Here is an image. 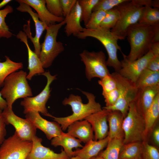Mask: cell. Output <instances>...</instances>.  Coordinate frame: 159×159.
Here are the masks:
<instances>
[{
  "mask_svg": "<svg viewBox=\"0 0 159 159\" xmlns=\"http://www.w3.org/2000/svg\"><path fill=\"white\" fill-rule=\"evenodd\" d=\"M111 74L116 82L119 97L113 105L105 107L103 108L109 111H119L125 117L127 113L130 104L135 101L138 89L135 83L122 77L118 72H115Z\"/></svg>",
  "mask_w": 159,
  "mask_h": 159,
  "instance_id": "obj_8",
  "label": "cell"
},
{
  "mask_svg": "<svg viewBox=\"0 0 159 159\" xmlns=\"http://www.w3.org/2000/svg\"><path fill=\"white\" fill-rule=\"evenodd\" d=\"M124 118L119 111H109L107 116L109 128L107 136L109 140L115 137L124 135L122 124Z\"/></svg>",
  "mask_w": 159,
  "mask_h": 159,
  "instance_id": "obj_25",
  "label": "cell"
},
{
  "mask_svg": "<svg viewBox=\"0 0 159 159\" xmlns=\"http://www.w3.org/2000/svg\"><path fill=\"white\" fill-rule=\"evenodd\" d=\"M143 142L123 143L120 150L118 159H142Z\"/></svg>",
  "mask_w": 159,
  "mask_h": 159,
  "instance_id": "obj_26",
  "label": "cell"
},
{
  "mask_svg": "<svg viewBox=\"0 0 159 159\" xmlns=\"http://www.w3.org/2000/svg\"><path fill=\"white\" fill-rule=\"evenodd\" d=\"M25 44L28 52V69L29 72L26 78L30 80L36 74H41L45 71L39 57L31 49L28 43L27 36L24 32L20 31L16 36Z\"/></svg>",
  "mask_w": 159,
  "mask_h": 159,
  "instance_id": "obj_19",
  "label": "cell"
},
{
  "mask_svg": "<svg viewBox=\"0 0 159 159\" xmlns=\"http://www.w3.org/2000/svg\"><path fill=\"white\" fill-rule=\"evenodd\" d=\"M81 10V22L85 26L88 22L92 12L93 9L99 0H78Z\"/></svg>",
  "mask_w": 159,
  "mask_h": 159,
  "instance_id": "obj_32",
  "label": "cell"
},
{
  "mask_svg": "<svg viewBox=\"0 0 159 159\" xmlns=\"http://www.w3.org/2000/svg\"><path fill=\"white\" fill-rule=\"evenodd\" d=\"M150 49L154 56H159V42L153 43L150 45Z\"/></svg>",
  "mask_w": 159,
  "mask_h": 159,
  "instance_id": "obj_44",
  "label": "cell"
},
{
  "mask_svg": "<svg viewBox=\"0 0 159 159\" xmlns=\"http://www.w3.org/2000/svg\"><path fill=\"white\" fill-rule=\"evenodd\" d=\"M80 56L85 65V75L89 81L95 77L101 79L110 74L105 54L102 51L90 52L84 50Z\"/></svg>",
  "mask_w": 159,
  "mask_h": 159,
  "instance_id": "obj_9",
  "label": "cell"
},
{
  "mask_svg": "<svg viewBox=\"0 0 159 159\" xmlns=\"http://www.w3.org/2000/svg\"><path fill=\"white\" fill-rule=\"evenodd\" d=\"M119 92L117 88L106 94L103 95L105 102V107L113 105L117 102L119 97Z\"/></svg>",
  "mask_w": 159,
  "mask_h": 159,
  "instance_id": "obj_40",
  "label": "cell"
},
{
  "mask_svg": "<svg viewBox=\"0 0 159 159\" xmlns=\"http://www.w3.org/2000/svg\"><path fill=\"white\" fill-rule=\"evenodd\" d=\"M88 100V102H82L81 97L71 94L62 102L64 105H68L72 108V114L64 117H57L52 116L53 120L61 125L62 130H65L73 122L82 120L90 115L102 110L101 105L95 100V96L92 93L81 91Z\"/></svg>",
  "mask_w": 159,
  "mask_h": 159,
  "instance_id": "obj_1",
  "label": "cell"
},
{
  "mask_svg": "<svg viewBox=\"0 0 159 159\" xmlns=\"http://www.w3.org/2000/svg\"><path fill=\"white\" fill-rule=\"evenodd\" d=\"M142 159H159L158 150L155 146L143 141Z\"/></svg>",
  "mask_w": 159,
  "mask_h": 159,
  "instance_id": "obj_38",
  "label": "cell"
},
{
  "mask_svg": "<svg viewBox=\"0 0 159 159\" xmlns=\"http://www.w3.org/2000/svg\"><path fill=\"white\" fill-rule=\"evenodd\" d=\"M34 9L37 13L39 20L47 26L63 21V17H58L52 14L48 10L45 0H20Z\"/></svg>",
  "mask_w": 159,
  "mask_h": 159,
  "instance_id": "obj_20",
  "label": "cell"
},
{
  "mask_svg": "<svg viewBox=\"0 0 159 159\" xmlns=\"http://www.w3.org/2000/svg\"><path fill=\"white\" fill-rule=\"evenodd\" d=\"M138 23L150 26L159 24V8H152L148 5L145 6Z\"/></svg>",
  "mask_w": 159,
  "mask_h": 159,
  "instance_id": "obj_31",
  "label": "cell"
},
{
  "mask_svg": "<svg viewBox=\"0 0 159 159\" xmlns=\"http://www.w3.org/2000/svg\"><path fill=\"white\" fill-rule=\"evenodd\" d=\"M159 93V84L138 89L135 102L138 111L143 117Z\"/></svg>",
  "mask_w": 159,
  "mask_h": 159,
  "instance_id": "obj_18",
  "label": "cell"
},
{
  "mask_svg": "<svg viewBox=\"0 0 159 159\" xmlns=\"http://www.w3.org/2000/svg\"><path fill=\"white\" fill-rule=\"evenodd\" d=\"M109 141L107 136L100 140H91L87 143L82 149L74 151L73 157L78 156L80 159H91L97 156L107 146Z\"/></svg>",
  "mask_w": 159,
  "mask_h": 159,
  "instance_id": "obj_23",
  "label": "cell"
},
{
  "mask_svg": "<svg viewBox=\"0 0 159 159\" xmlns=\"http://www.w3.org/2000/svg\"><path fill=\"white\" fill-rule=\"evenodd\" d=\"M5 61L0 62V88L3 85L6 77L11 74L23 68L21 62H16L11 60L7 56H5Z\"/></svg>",
  "mask_w": 159,
  "mask_h": 159,
  "instance_id": "obj_30",
  "label": "cell"
},
{
  "mask_svg": "<svg viewBox=\"0 0 159 159\" xmlns=\"http://www.w3.org/2000/svg\"><path fill=\"white\" fill-rule=\"evenodd\" d=\"M31 151L26 159H69L70 158L62 149L60 153H55L42 144V139L36 135L33 138Z\"/></svg>",
  "mask_w": 159,
  "mask_h": 159,
  "instance_id": "obj_16",
  "label": "cell"
},
{
  "mask_svg": "<svg viewBox=\"0 0 159 159\" xmlns=\"http://www.w3.org/2000/svg\"><path fill=\"white\" fill-rule=\"evenodd\" d=\"M159 116V93L156 96L144 116L145 130L144 135L145 139L152 130Z\"/></svg>",
  "mask_w": 159,
  "mask_h": 159,
  "instance_id": "obj_27",
  "label": "cell"
},
{
  "mask_svg": "<svg viewBox=\"0 0 159 159\" xmlns=\"http://www.w3.org/2000/svg\"><path fill=\"white\" fill-rule=\"evenodd\" d=\"M159 84V72H154L147 68L141 73L135 83L138 89Z\"/></svg>",
  "mask_w": 159,
  "mask_h": 159,
  "instance_id": "obj_28",
  "label": "cell"
},
{
  "mask_svg": "<svg viewBox=\"0 0 159 159\" xmlns=\"http://www.w3.org/2000/svg\"><path fill=\"white\" fill-rule=\"evenodd\" d=\"M69 159H80L78 156H74Z\"/></svg>",
  "mask_w": 159,
  "mask_h": 159,
  "instance_id": "obj_51",
  "label": "cell"
},
{
  "mask_svg": "<svg viewBox=\"0 0 159 159\" xmlns=\"http://www.w3.org/2000/svg\"><path fill=\"white\" fill-rule=\"evenodd\" d=\"M156 25L150 26L138 23L129 27L126 37L130 50L127 56L122 52L124 59L132 62L141 57L149 51L153 42Z\"/></svg>",
  "mask_w": 159,
  "mask_h": 159,
  "instance_id": "obj_2",
  "label": "cell"
},
{
  "mask_svg": "<svg viewBox=\"0 0 159 159\" xmlns=\"http://www.w3.org/2000/svg\"><path fill=\"white\" fill-rule=\"evenodd\" d=\"M109 110L103 108L97 112L92 114L85 119L91 125L95 133V140L106 138L108 133L107 116Z\"/></svg>",
  "mask_w": 159,
  "mask_h": 159,
  "instance_id": "obj_17",
  "label": "cell"
},
{
  "mask_svg": "<svg viewBox=\"0 0 159 159\" xmlns=\"http://www.w3.org/2000/svg\"><path fill=\"white\" fill-rule=\"evenodd\" d=\"M27 73L22 70L14 72L5 79L3 87L0 92L6 99L7 107L12 109V105L17 99L31 97L32 93L27 80Z\"/></svg>",
  "mask_w": 159,
  "mask_h": 159,
  "instance_id": "obj_5",
  "label": "cell"
},
{
  "mask_svg": "<svg viewBox=\"0 0 159 159\" xmlns=\"http://www.w3.org/2000/svg\"><path fill=\"white\" fill-rule=\"evenodd\" d=\"M77 37L80 39L91 37L99 41L105 47L108 54V58L106 61L107 66L112 67L115 72H119L121 68V63L118 59L117 53L118 50L122 52L118 44V39L110 30L100 28L95 29L84 28Z\"/></svg>",
  "mask_w": 159,
  "mask_h": 159,
  "instance_id": "obj_4",
  "label": "cell"
},
{
  "mask_svg": "<svg viewBox=\"0 0 159 159\" xmlns=\"http://www.w3.org/2000/svg\"><path fill=\"white\" fill-rule=\"evenodd\" d=\"M123 143L144 141L145 123L144 117L138 112L135 101L131 103L122 124Z\"/></svg>",
  "mask_w": 159,
  "mask_h": 159,
  "instance_id": "obj_7",
  "label": "cell"
},
{
  "mask_svg": "<svg viewBox=\"0 0 159 159\" xmlns=\"http://www.w3.org/2000/svg\"><path fill=\"white\" fill-rule=\"evenodd\" d=\"M120 17L119 11L115 7L107 11L99 28L110 30L115 26Z\"/></svg>",
  "mask_w": 159,
  "mask_h": 159,
  "instance_id": "obj_33",
  "label": "cell"
},
{
  "mask_svg": "<svg viewBox=\"0 0 159 159\" xmlns=\"http://www.w3.org/2000/svg\"><path fill=\"white\" fill-rule=\"evenodd\" d=\"M81 142L78 139L71 136L67 133L63 132L60 135L55 137L51 140V144L55 147L62 146L64 150L70 158L73 157L74 148L83 147Z\"/></svg>",
  "mask_w": 159,
  "mask_h": 159,
  "instance_id": "obj_24",
  "label": "cell"
},
{
  "mask_svg": "<svg viewBox=\"0 0 159 159\" xmlns=\"http://www.w3.org/2000/svg\"><path fill=\"white\" fill-rule=\"evenodd\" d=\"M153 137L155 144L157 146L159 145V128L158 127L156 128L153 133Z\"/></svg>",
  "mask_w": 159,
  "mask_h": 159,
  "instance_id": "obj_45",
  "label": "cell"
},
{
  "mask_svg": "<svg viewBox=\"0 0 159 159\" xmlns=\"http://www.w3.org/2000/svg\"><path fill=\"white\" fill-rule=\"evenodd\" d=\"M65 24L64 20L49 26L46 29L44 41L41 44L39 56L44 68L51 66L54 59L64 49L63 43L57 41V38L60 29Z\"/></svg>",
  "mask_w": 159,
  "mask_h": 159,
  "instance_id": "obj_6",
  "label": "cell"
},
{
  "mask_svg": "<svg viewBox=\"0 0 159 159\" xmlns=\"http://www.w3.org/2000/svg\"><path fill=\"white\" fill-rule=\"evenodd\" d=\"M107 12V11L102 10L93 11L88 22L85 26V28L95 29L99 28Z\"/></svg>",
  "mask_w": 159,
  "mask_h": 159,
  "instance_id": "obj_35",
  "label": "cell"
},
{
  "mask_svg": "<svg viewBox=\"0 0 159 159\" xmlns=\"http://www.w3.org/2000/svg\"><path fill=\"white\" fill-rule=\"evenodd\" d=\"M146 68L153 71L159 72V56H154Z\"/></svg>",
  "mask_w": 159,
  "mask_h": 159,
  "instance_id": "obj_43",
  "label": "cell"
},
{
  "mask_svg": "<svg viewBox=\"0 0 159 159\" xmlns=\"http://www.w3.org/2000/svg\"><path fill=\"white\" fill-rule=\"evenodd\" d=\"M158 42H159V24H158L155 26L153 43Z\"/></svg>",
  "mask_w": 159,
  "mask_h": 159,
  "instance_id": "obj_46",
  "label": "cell"
},
{
  "mask_svg": "<svg viewBox=\"0 0 159 159\" xmlns=\"http://www.w3.org/2000/svg\"><path fill=\"white\" fill-rule=\"evenodd\" d=\"M25 117L37 129L43 132L48 140H50L63 132L60 125L57 122L49 121L43 118L38 112L29 111L26 114Z\"/></svg>",
  "mask_w": 159,
  "mask_h": 159,
  "instance_id": "obj_15",
  "label": "cell"
},
{
  "mask_svg": "<svg viewBox=\"0 0 159 159\" xmlns=\"http://www.w3.org/2000/svg\"><path fill=\"white\" fill-rule=\"evenodd\" d=\"M124 135L115 137L109 141L106 149L99 155L104 159H118L120 148L123 144Z\"/></svg>",
  "mask_w": 159,
  "mask_h": 159,
  "instance_id": "obj_29",
  "label": "cell"
},
{
  "mask_svg": "<svg viewBox=\"0 0 159 159\" xmlns=\"http://www.w3.org/2000/svg\"><path fill=\"white\" fill-rule=\"evenodd\" d=\"M98 83L102 88V95L117 88L116 82L111 74L100 79Z\"/></svg>",
  "mask_w": 159,
  "mask_h": 159,
  "instance_id": "obj_37",
  "label": "cell"
},
{
  "mask_svg": "<svg viewBox=\"0 0 159 159\" xmlns=\"http://www.w3.org/2000/svg\"><path fill=\"white\" fill-rule=\"evenodd\" d=\"M77 0H60L63 16H67L75 6Z\"/></svg>",
  "mask_w": 159,
  "mask_h": 159,
  "instance_id": "obj_41",
  "label": "cell"
},
{
  "mask_svg": "<svg viewBox=\"0 0 159 159\" xmlns=\"http://www.w3.org/2000/svg\"><path fill=\"white\" fill-rule=\"evenodd\" d=\"M81 10L78 1L69 14L64 18L65 26L64 31L67 36L77 37L84 29L81 26Z\"/></svg>",
  "mask_w": 159,
  "mask_h": 159,
  "instance_id": "obj_21",
  "label": "cell"
},
{
  "mask_svg": "<svg viewBox=\"0 0 159 159\" xmlns=\"http://www.w3.org/2000/svg\"><path fill=\"white\" fill-rule=\"evenodd\" d=\"M2 111L0 109V145L5 139L6 131L5 128L6 124L2 115Z\"/></svg>",
  "mask_w": 159,
  "mask_h": 159,
  "instance_id": "obj_42",
  "label": "cell"
},
{
  "mask_svg": "<svg viewBox=\"0 0 159 159\" xmlns=\"http://www.w3.org/2000/svg\"><path fill=\"white\" fill-rule=\"evenodd\" d=\"M151 6H153L154 8H159V0H151Z\"/></svg>",
  "mask_w": 159,
  "mask_h": 159,
  "instance_id": "obj_48",
  "label": "cell"
},
{
  "mask_svg": "<svg viewBox=\"0 0 159 159\" xmlns=\"http://www.w3.org/2000/svg\"><path fill=\"white\" fill-rule=\"evenodd\" d=\"M7 107V104L6 101L2 97L0 92V109L3 110Z\"/></svg>",
  "mask_w": 159,
  "mask_h": 159,
  "instance_id": "obj_47",
  "label": "cell"
},
{
  "mask_svg": "<svg viewBox=\"0 0 159 159\" xmlns=\"http://www.w3.org/2000/svg\"><path fill=\"white\" fill-rule=\"evenodd\" d=\"M10 0H4L0 3V9L6 5L9 2L11 1Z\"/></svg>",
  "mask_w": 159,
  "mask_h": 159,
  "instance_id": "obj_49",
  "label": "cell"
},
{
  "mask_svg": "<svg viewBox=\"0 0 159 159\" xmlns=\"http://www.w3.org/2000/svg\"><path fill=\"white\" fill-rule=\"evenodd\" d=\"M128 0H99L94 8L93 11L102 10L107 11Z\"/></svg>",
  "mask_w": 159,
  "mask_h": 159,
  "instance_id": "obj_36",
  "label": "cell"
},
{
  "mask_svg": "<svg viewBox=\"0 0 159 159\" xmlns=\"http://www.w3.org/2000/svg\"><path fill=\"white\" fill-rule=\"evenodd\" d=\"M19 5L16 8L19 11L22 12H27L32 17L35 24L36 34L34 37L32 36L30 29V19L27 21V24L24 26V30L28 38L32 42L34 48V52L39 57L41 51V44L39 39L43 32L47 29L48 26L41 21L37 13L34 12L31 7L28 4L22 2L20 0H16Z\"/></svg>",
  "mask_w": 159,
  "mask_h": 159,
  "instance_id": "obj_13",
  "label": "cell"
},
{
  "mask_svg": "<svg viewBox=\"0 0 159 159\" xmlns=\"http://www.w3.org/2000/svg\"><path fill=\"white\" fill-rule=\"evenodd\" d=\"M46 7L49 12L57 17H63L60 0H45Z\"/></svg>",
  "mask_w": 159,
  "mask_h": 159,
  "instance_id": "obj_39",
  "label": "cell"
},
{
  "mask_svg": "<svg viewBox=\"0 0 159 159\" xmlns=\"http://www.w3.org/2000/svg\"><path fill=\"white\" fill-rule=\"evenodd\" d=\"M67 133L81 142L86 143L94 138L93 131L90 124L86 120L76 121L67 127Z\"/></svg>",
  "mask_w": 159,
  "mask_h": 159,
  "instance_id": "obj_22",
  "label": "cell"
},
{
  "mask_svg": "<svg viewBox=\"0 0 159 159\" xmlns=\"http://www.w3.org/2000/svg\"><path fill=\"white\" fill-rule=\"evenodd\" d=\"M32 146V141L22 140L15 132L1 145L0 159H26Z\"/></svg>",
  "mask_w": 159,
  "mask_h": 159,
  "instance_id": "obj_10",
  "label": "cell"
},
{
  "mask_svg": "<svg viewBox=\"0 0 159 159\" xmlns=\"http://www.w3.org/2000/svg\"><path fill=\"white\" fill-rule=\"evenodd\" d=\"M91 159H104L100 155L94 157Z\"/></svg>",
  "mask_w": 159,
  "mask_h": 159,
  "instance_id": "obj_50",
  "label": "cell"
},
{
  "mask_svg": "<svg viewBox=\"0 0 159 159\" xmlns=\"http://www.w3.org/2000/svg\"><path fill=\"white\" fill-rule=\"evenodd\" d=\"M3 110L2 115L6 125H12L15 132L22 140L32 141L36 135L37 129L31 122L26 118L18 116L12 109H9L7 107Z\"/></svg>",
  "mask_w": 159,
  "mask_h": 159,
  "instance_id": "obj_12",
  "label": "cell"
},
{
  "mask_svg": "<svg viewBox=\"0 0 159 159\" xmlns=\"http://www.w3.org/2000/svg\"><path fill=\"white\" fill-rule=\"evenodd\" d=\"M42 75L47 79L46 85L42 91L34 97H28L24 98L20 103L24 109L23 113L26 114L30 111H35L43 115L51 117L46 107V103L50 96V85L53 81L57 79V75H52L49 72H45Z\"/></svg>",
  "mask_w": 159,
  "mask_h": 159,
  "instance_id": "obj_11",
  "label": "cell"
},
{
  "mask_svg": "<svg viewBox=\"0 0 159 159\" xmlns=\"http://www.w3.org/2000/svg\"><path fill=\"white\" fill-rule=\"evenodd\" d=\"M151 0H128L115 7L119 11L120 17L110 31L118 40L125 39L128 28L138 23L145 6H151Z\"/></svg>",
  "mask_w": 159,
  "mask_h": 159,
  "instance_id": "obj_3",
  "label": "cell"
},
{
  "mask_svg": "<svg viewBox=\"0 0 159 159\" xmlns=\"http://www.w3.org/2000/svg\"><path fill=\"white\" fill-rule=\"evenodd\" d=\"M154 56L150 49L144 55L133 61L128 62L123 59L120 61L121 68L118 73L135 83L141 73L146 68Z\"/></svg>",
  "mask_w": 159,
  "mask_h": 159,
  "instance_id": "obj_14",
  "label": "cell"
},
{
  "mask_svg": "<svg viewBox=\"0 0 159 159\" xmlns=\"http://www.w3.org/2000/svg\"><path fill=\"white\" fill-rule=\"evenodd\" d=\"M13 11V8L10 5H7L4 9L0 10V38H9L12 36V34L5 22V18L8 14Z\"/></svg>",
  "mask_w": 159,
  "mask_h": 159,
  "instance_id": "obj_34",
  "label": "cell"
}]
</instances>
